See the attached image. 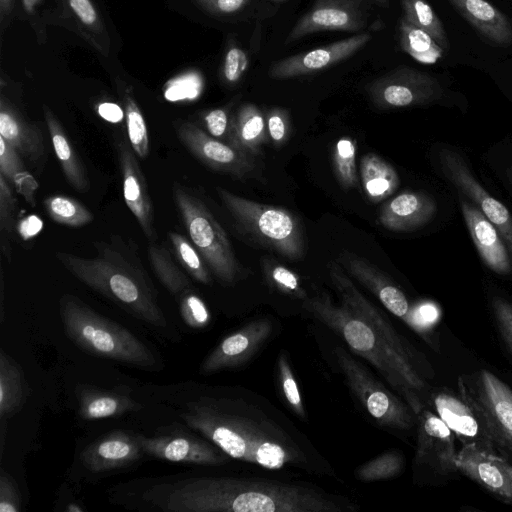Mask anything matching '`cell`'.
Returning <instances> with one entry per match:
<instances>
[{"mask_svg": "<svg viewBox=\"0 0 512 512\" xmlns=\"http://www.w3.org/2000/svg\"><path fill=\"white\" fill-rule=\"evenodd\" d=\"M270 320L260 318L247 323L238 331L224 338L204 359L202 374H211L239 367L259 351L272 333Z\"/></svg>", "mask_w": 512, "mask_h": 512, "instance_id": "44dd1931", "label": "cell"}, {"mask_svg": "<svg viewBox=\"0 0 512 512\" xmlns=\"http://www.w3.org/2000/svg\"><path fill=\"white\" fill-rule=\"evenodd\" d=\"M43 113L54 152L67 182L77 192L86 193L90 189V181L82 161L53 111L44 105Z\"/></svg>", "mask_w": 512, "mask_h": 512, "instance_id": "f546056e", "label": "cell"}, {"mask_svg": "<svg viewBox=\"0 0 512 512\" xmlns=\"http://www.w3.org/2000/svg\"><path fill=\"white\" fill-rule=\"evenodd\" d=\"M181 418L229 457L266 469L335 476L332 465L269 400L246 389L204 395Z\"/></svg>", "mask_w": 512, "mask_h": 512, "instance_id": "6da1fadb", "label": "cell"}, {"mask_svg": "<svg viewBox=\"0 0 512 512\" xmlns=\"http://www.w3.org/2000/svg\"><path fill=\"white\" fill-rule=\"evenodd\" d=\"M371 3H374L381 7H388L389 6V0H369Z\"/></svg>", "mask_w": 512, "mask_h": 512, "instance_id": "94428289", "label": "cell"}, {"mask_svg": "<svg viewBox=\"0 0 512 512\" xmlns=\"http://www.w3.org/2000/svg\"><path fill=\"white\" fill-rule=\"evenodd\" d=\"M366 92L374 106L389 110L432 103L442 96L443 89L433 76L399 66L369 82Z\"/></svg>", "mask_w": 512, "mask_h": 512, "instance_id": "30bf717a", "label": "cell"}, {"mask_svg": "<svg viewBox=\"0 0 512 512\" xmlns=\"http://www.w3.org/2000/svg\"><path fill=\"white\" fill-rule=\"evenodd\" d=\"M57 3L64 23L97 52L108 56L111 38L106 23L93 0H57Z\"/></svg>", "mask_w": 512, "mask_h": 512, "instance_id": "4316f807", "label": "cell"}, {"mask_svg": "<svg viewBox=\"0 0 512 512\" xmlns=\"http://www.w3.org/2000/svg\"><path fill=\"white\" fill-rule=\"evenodd\" d=\"M491 310L497 331L512 355V302L495 295L491 299Z\"/></svg>", "mask_w": 512, "mask_h": 512, "instance_id": "681fc988", "label": "cell"}, {"mask_svg": "<svg viewBox=\"0 0 512 512\" xmlns=\"http://www.w3.org/2000/svg\"><path fill=\"white\" fill-rule=\"evenodd\" d=\"M359 175L364 194L372 203H379L392 196L400 184L393 166L375 153L361 157Z\"/></svg>", "mask_w": 512, "mask_h": 512, "instance_id": "4dcf8cb0", "label": "cell"}, {"mask_svg": "<svg viewBox=\"0 0 512 512\" xmlns=\"http://www.w3.org/2000/svg\"><path fill=\"white\" fill-rule=\"evenodd\" d=\"M43 206L54 222L68 227H82L94 219L91 211L81 202L66 195L46 197Z\"/></svg>", "mask_w": 512, "mask_h": 512, "instance_id": "f35d334b", "label": "cell"}, {"mask_svg": "<svg viewBox=\"0 0 512 512\" xmlns=\"http://www.w3.org/2000/svg\"><path fill=\"white\" fill-rule=\"evenodd\" d=\"M404 465V457L401 453L395 450L387 451L362 464L355 471V475L362 482L388 480L398 476Z\"/></svg>", "mask_w": 512, "mask_h": 512, "instance_id": "7bdbcfd3", "label": "cell"}, {"mask_svg": "<svg viewBox=\"0 0 512 512\" xmlns=\"http://www.w3.org/2000/svg\"><path fill=\"white\" fill-rule=\"evenodd\" d=\"M168 238L176 259L185 270L198 282L209 285L211 283L210 274L196 247L185 236L176 231H170Z\"/></svg>", "mask_w": 512, "mask_h": 512, "instance_id": "60d3db41", "label": "cell"}, {"mask_svg": "<svg viewBox=\"0 0 512 512\" xmlns=\"http://www.w3.org/2000/svg\"><path fill=\"white\" fill-rule=\"evenodd\" d=\"M42 220L36 215H29L18 222L17 232L23 240H29L42 229Z\"/></svg>", "mask_w": 512, "mask_h": 512, "instance_id": "9f6ffc18", "label": "cell"}, {"mask_svg": "<svg viewBox=\"0 0 512 512\" xmlns=\"http://www.w3.org/2000/svg\"><path fill=\"white\" fill-rule=\"evenodd\" d=\"M264 267L268 282L278 290L302 300L308 297L294 272L274 262L266 261Z\"/></svg>", "mask_w": 512, "mask_h": 512, "instance_id": "f6af8a7d", "label": "cell"}, {"mask_svg": "<svg viewBox=\"0 0 512 512\" xmlns=\"http://www.w3.org/2000/svg\"><path fill=\"white\" fill-rule=\"evenodd\" d=\"M0 137L36 169L46 162L44 137L38 125L26 121L4 97L0 100Z\"/></svg>", "mask_w": 512, "mask_h": 512, "instance_id": "d4e9b609", "label": "cell"}, {"mask_svg": "<svg viewBox=\"0 0 512 512\" xmlns=\"http://www.w3.org/2000/svg\"><path fill=\"white\" fill-rule=\"evenodd\" d=\"M229 112L228 107L215 108L206 111L202 116L207 133L219 140L225 138L226 143L232 118Z\"/></svg>", "mask_w": 512, "mask_h": 512, "instance_id": "816d5d0a", "label": "cell"}, {"mask_svg": "<svg viewBox=\"0 0 512 512\" xmlns=\"http://www.w3.org/2000/svg\"><path fill=\"white\" fill-rule=\"evenodd\" d=\"M507 175H508V178H509L510 183H511V185H512V169H509V170H508Z\"/></svg>", "mask_w": 512, "mask_h": 512, "instance_id": "6125c7cd", "label": "cell"}, {"mask_svg": "<svg viewBox=\"0 0 512 512\" xmlns=\"http://www.w3.org/2000/svg\"><path fill=\"white\" fill-rule=\"evenodd\" d=\"M166 512H350L357 506L309 484L246 477H195L149 489Z\"/></svg>", "mask_w": 512, "mask_h": 512, "instance_id": "7a4b0ae2", "label": "cell"}, {"mask_svg": "<svg viewBox=\"0 0 512 512\" xmlns=\"http://www.w3.org/2000/svg\"><path fill=\"white\" fill-rule=\"evenodd\" d=\"M463 446L498 455L482 413L462 393L449 390L430 392L428 402Z\"/></svg>", "mask_w": 512, "mask_h": 512, "instance_id": "4fadbf2b", "label": "cell"}, {"mask_svg": "<svg viewBox=\"0 0 512 512\" xmlns=\"http://www.w3.org/2000/svg\"><path fill=\"white\" fill-rule=\"evenodd\" d=\"M267 132L275 146L283 145L291 131V120L284 108L273 107L266 114Z\"/></svg>", "mask_w": 512, "mask_h": 512, "instance_id": "f907efd6", "label": "cell"}, {"mask_svg": "<svg viewBox=\"0 0 512 512\" xmlns=\"http://www.w3.org/2000/svg\"><path fill=\"white\" fill-rule=\"evenodd\" d=\"M27 385L18 364L3 350L0 352V416L9 417L24 404Z\"/></svg>", "mask_w": 512, "mask_h": 512, "instance_id": "836d02e7", "label": "cell"}, {"mask_svg": "<svg viewBox=\"0 0 512 512\" xmlns=\"http://www.w3.org/2000/svg\"><path fill=\"white\" fill-rule=\"evenodd\" d=\"M180 314L183 321L193 329L205 328L211 319L204 301L192 290L179 296Z\"/></svg>", "mask_w": 512, "mask_h": 512, "instance_id": "bcb514c9", "label": "cell"}, {"mask_svg": "<svg viewBox=\"0 0 512 512\" xmlns=\"http://www.w3.org/2000/svg\"><path fill=\"white\" fill-rule=\"evenodd\" d=\"M330 279L341 302L363 318L397 353L430 371L425 359L400 335L385 316L357 289L351 277L336 261L328 263Z\"/></svg>", "mask_w": 512, "mask_h": 512, "instance_id": "2e32d148", "label": "cell"}, {"mask_svg": "<svg viewBox=\"0 0 512 512\" xmlns=\"http://www.w3.org/2000/svg\"><path fill=\"white\" fill-rule=\"evenodd\" d=\"M21 501L15 481L6 472L0 474V512H19Z\"/></svg>", "mask_w": 512, "mask_h": 512, "instance_id": "db71d44e", "label": "cell"}, {"mask_svg": "<svg viewBox=\"0 0 512 512\" xmlns=\"http://www.w3.org/2000/svg\"><path fill=\"white\" fill-rule=\"evenodd\" d=\"M371 8L366 0H315L289 31L285 44L322 31L361 33L367 28Z\"/></svg>", "mask_w": 512, "mask_h": 512, "instance_id": "7c38bea8", "label": "cell"}, {"mask_svg": "<svg viewBox=\"0 0 512 512\" xmlns=\"http://www.w3.org/2000/svg\"><path fill=\"white\" fill-rule=\"evenodd\" d=\"M0 175L25 198L30 206H35V194L39 184L26 169L22 156L2 137H0Z\"/></svg>", "mask_w": 512, "mask_h": 512, "instance_id": "d6a6232c", "label": "cell"}, {"mask_svg": "<svg viewBox=\"0 0 512 512\" xmlns=\"http://www.w3.org/2000/svg\"><path fill=\"white\" fill-rule=\"evenodd\" d=\"M203 10L214 16H235L242 13L251 0H194Z\"/></svg>", "mask_w": 512, "mask_h": 512, "instance_id": "f5cc1de1", "label": "cell"}, {"mask_svg": "<svg viewBox=\"0 0 512 512\" xmlns=\"http://www.w3.org/2000/svg\"><path fill=\"white\" fill-rule=\"evenodd\" d=\"M277 367L282 393L288 405L298 417L305 419L306 412L297 381L288 362L287 355L283 351L279 354Z\"/></svg>", "mask_w": 512, "mask_h": 512, "instance_id": "ee69618b", "label": "cell"}, {"mask_svg": "<svg viewBox=\"0 0 512 512\" xmlns=\"http://www.w3.org/2000/svg\"><path fill=\"white\" fill-rule=\"evenodd\" d=\"M202 86L203 81L198 73H185L166 83L164 96L169 101L193 100L200 95Z\"/></svg>", "mask_w": 512, "mask_h": 512, "instance_id": "7dc6e473", "label": "cell"}, {"mask_svg": "<svg viewBox=\"0 0 512 512\" xmlns=\"http://www.w3.org/2000/svg\"><path fill=\"white\" fill-rule=\"evenodd\" d=\"M357 146L354 139L349 136L341 137L333 149V168L339 184L344 189H357L360 187L356 167Z\"/></svg>", "mask_w": 512, "mask_h": 512, "instance_id": "ab89813d", "label": "cell"}, {"mask_svg": "<svg viewBox=\"0 0 512 512\" xmlns=\"http://www.w3.org/2000/svg\"><path fill=\"white\" fill-rule=\"evenodd\" d=\"M66 510L68 512H83L84 509L79 506L78 504H75V503H71L67 506Z\"/></svg>", "mask_w": 512, "mask_h": 512, "instance_id": "91938a15", "label": "cell"}, {"mask_svg": "<svg viewBox=\"0 0 512 512\" xmlns=\"http://www.w3.org/2000/svg\"><path fill=\"white\" fill-rule=\"evenodd\" d=\"M144 453L139 437L114 431L88 445L80 455L83 465L99 473L127 466Z\"/></svg>", "mask_w": 512, "mask_h": 512, "instance_id": "cb8c5ba5", "label": "cell"}, {"mask_svg": "<svg viewBox=\"0 0 512 512\" xmlns=\"http://www.w3.org/2000/svg\"><path fill=\"white\" fill-rule=\"evenodd\" d=\"M266 116L253 103L242 104L232 115L227 143L250 157H257L267 140Z\"/></svg>", "mask_w": 512, "mask_h": 512, "instance_id": "f1b7e54d", "label": "cell"}, {"mask_svg": "<svg viewBox=\"0 0 512 512\" xmlns=\"http://www.w3.org/2000/svg\"><path fill=\"white\" fill-rule=\"evenodd\" d=\"M304 309L336 332L351 352L367 360L415 414L427 406L430 371L397 353L349 306L322 292L303 300Z\"/></svg>", "mask_w": 512, "mask_h": 512, "instance_id": "277c9868", "label": "cell"}, {"mask_svg": "<svg viewBox=\"0 0 512 512\" xmlns=\"http://www.w3.org/2000/svg\"><path fill=\"white\" fill-rule=\"evenodd\" d=\"M345 381L362 407L378 424L406 431L417 422L411 407L378 381L364 365L342 346L334 350Z\"/></svg>", "mask_w": 512, "mask_h": 512, "instance_id": "ba28073f", "label": "cell"}, {"mask_svg": "<svg viewBox=\"0 0 512 512\" xmlns=\"http://www.w3.org/2000/svg\"><path fill=\"white\" fill-rule=\"evenodd\" d=\"M439 163L446 179L470 199L495 226L512 261V216L509 210L480 185L458 152L442 148L439 152Z\"/></svg>", "mask_w": 512, "mask_h": 512, "instance_id": "5bb4252c", "label": "cell"}, {"mask_svg": "<svg viewBox=\"0 0 512 512\" xmlns=\"http://www.w3.org/2000/svg\"><path fill=\"white\" fill-rule=\"evenodd\" d=\"M59 308L65 333L82 350L143 369H152L156 364L151 350L137 336L76 296L63 295Z\"/></svg>", "mask_w": 512, "mask_h": 512, "instance_id": "5b68a950", "label": "cell"}, {"mask_svg": "<svg viewBox=\"0 0 512 512\" xmlns=\"http://www.w3.org/2000/svg\"><path fill=\"white\" fill-rule=\"evenodd\" d=\"M138 437L144 453L158 459L207 466L224 465L229 461V456L211 441L191 434Z\"/></svg>", "mask_w": 512, "mask_h": 512, "instance_id": "ffe728a7", "label": "cell"}, {"mask_svg": "<svg viewBox=\"0 0 512 512\" xmlns=\"http://www.w3.org/2000/svg\"><path fill=\"white\" fill-rule=\"evenodd\" d=\"M436 213L434 200L422 192H403L381 208L378 222L387 230L408 232L427 224Z\"/></svg>", "mask_w": 512, "mask_h": 512, "instance_id": "484cf974", "label": "cell"}, {"mask_svg": "<svg viewBox=\"0 0 512 512\" xmlns=\"http://www.w3.org/2000/svg\"><path fill=\"white\" fill-rule=\"evenodd\" d=\"M417 448L414 465L441 483L459 473L455 436L443 420L427 406L416 414Z\"/></svg>", "mask_w": 512, "mask_h": 512, "instance_id": "8fae6325", "label": "cell"}, {"mask_svg": "<svg viewBox=\"0 0 512 512\" xmlns=\"http://www.w3.org/2000/svg\"><path fill=\"white\" fill-rule=\"evenodd\" d=\"M398 39L401 49L423 64H434L445 53L427 32L403 16L398 22Z\"/></svg>", "mask_w": 512, "mask_h": 512, "instance_id": "d590c367", "label": "cell"}, {"mask_svg": "<svg viewBox=\"0 0 512 512\" xmlns=\"http://www.w3.org/2000/svg\"><path fill=\"white\" fill-rule=\"evenodd\" d=\"M179 141L209 168L237 178H247L255 171L252 157L212 137L195 123L180 120L174 123Z\"/></svg>", "mask_w": 512, "mask_h": 512, "instance_id": "9a60e30c", "label": "cell"}, {"mask_svg": "<svg viewBox=\"0 0 512 512\" xmlns=\"http://www.w3.org/2000/svg\"><path fill=\"white\" fill-rule=\"evenodd\" d=\"M172 197L185 229L205 263L224 284L235 283L240 274L228 236L206 205L186 187L173 182Z\"/></svg>", "mask_w": 512, "mask_h": 512, "instance_id": "52a82bcc", "label": "cell"}, {"mask_svg": "<svg viewBox=\"0 0 512 512\" xmlns=\"http://www.w3.org/2000/svg\"><path fill=\"white\" fill-rule=\"evenodd\" d=\"M216 190L223 205L243 230L291 261L303 257V229L293 213L246 199L224 188Z\"/></svg>", "mask_w": 512, "mask_h": 512, "instance_id": "8992f818", "label": "cell"}, {"mask_svg": "<svg viewBox=\"0 0 512 512\" xmlns=\"http://www.w3.org/2000/svg\"><path fill=\"white\" fill-rule=\"evenodd\" d=\"M116 153L122 176L123 197L150 242L157 240L154 207L136 153L125 138L116 141Z\"/></svg>", "mask_w": 512, "mask_h": 512, "instance_id": "d6986e66", "label": "cell"}, {"mask_svg": "<svg viewBox=\"0 0 512 512\" xmlns=\"http://www.w3.org/2000/svg\"><path fill=\"white\" fill-rule=\"evenodd\" d=\"M18 202L12 186L0 175V247L3 255L11 260V237L16 225Z\"/></svg>", "mask_w": 512, "mask_h": 512, "instance_id": "b9f144b4", "label": "cell"}, {"mask_svg": "<svg viewBox=\"0 0 512 512\" xmlns=\"http://www.w3.org/2000/svg\"><path fill=\"white\" fill-rule=\"evenodd\" d=\"M148 259L156 277L173 295L181 296L192 290L188 277L178 268L169 250L163 244L150 242Z\"/></svg>", "mask_w": 512, "mask_h": 512, "instance_id": "8d00e7d4", "label": "cell"}, {"mask_svg": "<svg viewBox=\"0 0 512 512\" xmlns=\"http://www.w3.org/2000/svg\"><path fill=\"white\" fill-rule=\"evenodd\" d=\"M97 111L104 120L111 123H119L125 117L124 109L113 102L100 103Z\"/></svg>", "mask_w": 512, "mask_h": 512, "instance_id": "6f0895ef", "label": "cell"}, {"mask_svg": "<svg viewBox=\"0 0 512 512\" xmlns=\"http://www.w3.org/2000/svg\"><path fill=\"white\" fill-rule=\"evenodd\" d=\"M459 473L512 505V464L503 457L462 446L457 454Z\"/></svg>", "mask_w": 512, "mask_h": 512, "instance_id": "7402d4cb", "label": "cell"}, {"mask_svg": "<svg viewBox=\"0 0 512 512\" xmlns=\"http://www.w3.org/2000/svg\"><path fill=\"white\" fill-rule=\"evenodd\" d=\"M369 32L354 34L327 45L274 61L268 75L273 79H290L321 72L352 57L370 42Z\"/></svg>", "mask_w": 512, "mask_h": 512, "instance_id": "ac0fdd59", "label": "cell"}, {"mask_svg": "<svg viewBox=\"0 0 512 512\" xmlns=\"http://www.w3.org/2000/svg\"><path fill=\"white\" fill-rule=\"evenodd\" d=\"M97 254L86 258L58 252V261L79 281L110 299L134 317L166 328L153 283L141 261L117 236L94 244Z\"/></svg>", "mask_w": 512, "mask_h": 512, "instance_id": "3957f363", "label": "cell"}, {"mask_svg": "<svg viewBox=\"0 0 512 512\" xmlns=\"http://www.w3.org/2000/svg\"><path fill=\"white\" fill-rule=\"evenodd\" d=\"M249 67L247 52L237 44H231L224 56L221 76L229 86L238 84L246 74Z\"/></svg>", "mask_w": 512, "mask_h": 512, "instance_id": "c3c4849f", "label": "cell"}, {"mask_svg": "<svg viewBox=\"0 0 512 512\" xmlns=\"http://www.w3.org/2000/svg\"><path fill=\"white\" fill-rule=\"evenodd\" d=\"M23 8L28 16L31 25L33 26L39 41L45 39V26L41 17L39 16V9L42 0H22Z\"/></svg>", "mask_w": 512, "mask_h": 512, "instance_id": "11a10c76", "label": "cell"}, {"mask_svg": "<svg viewBox=\"0 0 512 512\" xmlns=\"http://www.w3.org/2000/svg\"><path fill=\"white\" fill-rule=\"evenodd\" d=\"M115 85L123 104L128 141L136 155L144 159L148 156L150 150L145 119L134 97L131 86L120 79H115Z\"/></svg>", "mask_w": 512, "mask_h": 512, "instance_id": "e575fe53", "label": "cell"}, {"mask_svg": "<svg viewBox=\"0 0 512 512\" xmlns=\"http://www.w3.org/2000/svg\"><path fill=\"white\" fill-rule=\"evenodd\" d=\"M78 403V413L85 420L117 417L141 409V405L127 394L92 388L79 393Z\"/></svg>", "mask_w": 512, "mask_h": 512, "instance_id": "1f68e13d", "label": "cell"}, {"mask_svg": "<svg viewBox=\"0 0 512 512\" xmlns=\"http://www.w3.org/2000/svg\"><path fill=\"white\" fill-rule=\"evenodd\" d=\"M12 0H0L1 16L2 19L10 14Z\"/></svg>", "mask_w": 512, "mask_h": 512, "instance_id": "680465c9", "label": "cell"}, {"mask_svg": "<svg viewBox=\"0 0 512 512\" xmlns=\"http://www.w3.org/2000/svg\"><path fill=\"white\" fill-rule=\"evenodd\" d=\"M403 17L427 32L436 43L448 52L450 44L445 28L427 0H401Z\"/></svg>", "mask_w": 512, "mask_h": 512, "instance_id": "74e56055", "label": "cell"}, {"mask_svg": "<svg viewBox=\"0 0 512 512\" xmlns=\"http://www.w3.org/2000/svg\"><path fill=\"white\" fill-rule=\"evenodd\" d=\"M459 381L460 393L482 413L498 455L512 464V389L484 369Z\"/></svg>", "mask_w": 512, "mask_h": 512, "instance_id": "9c48e42d", "label": "cell"}, {"mask_svg": "<svg viewBox=\"0 0 512 512\" xmlns=\"http://www.w3.org/2000/svg\"><path fill=\"white\" fill-rule=\"evenodd\" d=\"M461 209L471 238L486 266L497 274H510L511 257L495 226L467 199L461 200Z\"/></svg>", "mask_w": 512, "mask_h": 512, "instance_id": "603a6c76", "label": "cell"}, {"mask_svg": "<svg viewBox=\"0 0 512 512\" xmlns=\"http://www.w3.org/2000/svg\"><path fill=\"white\" fill-rule=\"evenodd\" d=\"M337 262L351 277L372 292L393 315L419 334H426L418 312L410 306L403 291L380 268L349 251L340 253Z\"/></svg>", "mask_w": 512, "mask_h": 512, "instance_id": "e0dca14e", "label": "cell"}, {"mask_svg": "<svg viewBox=\"0 0 512 512\" xmlns=\"http://www.w3.org/2000/svg\"><path fill=\"white\" fill-rule=\"evenodd\" d=\"M270 1L275 2V3H281V2H284L286 0H270Z\"/></svg>", "mask_w": 512, "mask_h": 512, "instance_id": "be15d7a7", "label": "cell"}, {"mask_svg": "<svg viewBox=\"0 0 512 512\" xmlns=\"http://www.w3.org/2000/svg\"><path fill=\"white\" fill-rule=\"evenodd\" d=\"M488 43L512 44V21L487 0H447Z\"/></svg>", "mask_w": 512, "mask_h": 512, "instance_id": "83f0119b", "label": "cell"}]
</instances>
